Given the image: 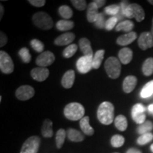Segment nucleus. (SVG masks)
Listing matches in <instances>:
<instances>
[{
  "label": "nucleus",
  "instance_id": "f257e3e1",
  "mask_svg": "<svg viewBox=\"0 0 153 153\" xmlns=\"http://www.w3.org/2000/svg\"><path fill=\"white\" fill-rule=\"evenodd\" d=\"M97 118L104 125H110L114 120V106L111 102L104 101L99 105L97 110Z\"/></svg>",
  "mask_w": 153,
  "mask_h": 153
},
{
  "label": "nucleus",
  "instance_id": "f03ea898",
  "mask_svg": "<svg viewBox=\"0 0 153 153\" xmlns=\"http://www.w3.org/2000/svg\"><path fill=\"white\" fill-rule=\"evenodd\" d=\"M85 113V108L79 103H70L64 108L65 116L70 120H81L83 118Z\"/></svg>",
  "mask_w": 153,
  "mask_h": 153
},
{
  "label": "nucleus",
  "instance_id": "7ed1b4c3",
  "mask_svg": "<svg viewBox=\"0 0 153 153\" xmlns=\"http://www.w3.org/2000/svg\"><path fill=\"white\" fill-rule=\"evenodd\" d=\"M105 70L108 76L111 79H117L121 72V65L118 59L110 57L106 60L104 65Z\"/></svg>",
  "mask_w": 153,
  "mask_h": 153
},
{
  "label": "nucleus",
  "instance_id": "20e7f679",
  "mask_svg": "<svg viewBox=\"0 0 153 153\" xmlns=\"http://www.w3.org/2000/svg\"><path fill=\"white\" fill-rule=\"evenodd\" d=\"M33 24L42 30H49L53 28V22L51 16L45 12L36 13L32 18Z\"/></svg>",
  "mask_w": 153,
  "mask_h": 153
},
{
  "label": "nucleus",
  "instance_id": "39448f33",
  "mask_svg": "<svg viewBox=\"0 0 153 153\" xmlns=\"http://www.w3.org/2000/svg\"><path fill=\"white\" fill-rule=\"evenodd\" d=\"M121 12L124 16L128 18H135L137 22H143L145 16L143 7L137 4H130L127 8L125 10L121 11Z\"/></svg>",
  "mask_w": 153,
  "mask_h": 153
},
{
  "label": "nucleus",
  "instance_id": "423d86ee",
  "mask_svg": "<svg viewBox=\"0 0 153 153\" xmlns=\"http://www.w3.org/2000/svg\"><path fill=\"white\" fill-rule=\"evenodd\" d=\"M41 144V138L38 136H31L25 141L20 153H37Z\"/></svg>",
  "mask_w": 153,
  "mask_h": 153
},
{
  "label": "nucleus",
  "instance_id": "0eeeda50",
  "mask_svg": "<svg viewBox=\"0 0 153 153\" xmlns=\"http://www.w3.org/2000/svg\"><path fill=\"white\" fill-rule=\"evenodd\" d=\"M14 65L12 59L5 51L0 52V70L4 74H11L14 71Z\"/></svg>",
  "mask_w": 153,
  "mask_h": 153
},
{
  "label": "nucleus",
  "instance_id": "6e6552de",
  "mask_svg": "<svg viewBox=\"0 0 153 153\" xmlns=\"http://www.w3.org/2000/svg\"><path fill=\"white\" fill-rule=\"evenodd\" d=\"M145 107L142 104H136L132 108V118L135 123L137 124H143L146 120V115H145Z\"/></svg>",
  "mask_w": 153,
  "mask_h": 153
},
{
  "label": "nucleus",
  "instance_id": "1a4fd4ad",
  "mask_svg": "<svg viewBox=\"0 0 153 153\" xmlns=\"http://www.w3.org/2000/svg\"><path fill=\"white\" fill-rule=\"evenodd\" d=\"M92 60L93 57L84 55L79 57L76 64L78 71L82 74H86L89 72L93 68Z\"/></svg>",
  "mask_w": 153,
  "mask_h": 153
},
{
  "label": "nucleus",
  "instance_id": "9d476101",
  "mask_svg": "<svg viewBox=\"0 0 153 153\" xmlns=\"http://www.w3.org/2000/svg\"><path fill=\"white\" fill-rule=\"evenodd\" d=\"M55 57L54 54L51 51H45L42 53L37 57L36 60V63L37 65L41 68H46L51 65L55 62Z\"/></svg>",
  "mask_w": 153,
  "mask_h": 153
},
{
  "label": "nucleus",
  "instance_id": "9b49d317",
  "mask_svg": "<svg viewBox=\"0 0 153 153\" xmlns=\"http://www.w3.org/2000/svg\"><path fill=\"white\" fill-rule=\"evenodd\" d=\"M35 90L32 87L24 85L19 87L16 91V98L20 101H27L33 97Z\"/></svg>",
  "mask_w": 153,
  "mask_h": 153
},
{
  "label": "nucleus",
  "instance_id": "f8f14e48",
  "mask_svg": "<svg viewBox=\"0 0 153 153\" xmlns=\"http://www.w3.org/2000/svg\"><path fill=\"white\" fill-rule=\"evenodd\" d=\"M138 46L143 51H146L147 49L153 47V36L151 32L145 31L140 34L138 38Z\"/></svg>",
  "mask_w": 153,
  "mask_h": 153
},
{
  "label": "nucleus",
  "instance_id": "ddd939ff",
  "mask_svg": "<svg viewBox=\"0 0 153 153\" xmlns=\"http://www.w3.org/2000/svg\"><path fill=\"white\" fill-rule=\"evenodd\" d=\"M50 74L49 70L46 68H36L30 72L32 78L38 82H43L48 77Z\"/></svg>",
  "mask_w": 153,
  "mask_h": 153
},
{
  "label": "nucleus",
  "instance_id": "4468645a",
  "mask_svg": "<svg viewBox=\"0 0 153 153\" xmlns=\"http://www.w3.org/2000/svg\"><path fill=\"white\" fill-rule=\"evenodd\" d=\"M75 38V35L73 33H65L62 34V35L59 36L58 37L55 38L54 41V43L56 45H59V46H63V45H67L70 44L73 42V41Z\"/></svg>",
  "mask_w": 153,
  "mask_h": 153
},
{
  "label": "nucleus",
  "instance_id": "2eb2a0df",
  "mask_svg": "<svg viewBox=\"0 0 153 153\" xmlns=\"http://www.w3.org/2000/svg\"><path fill=\"white\" fill-rule=\"evenodd\" d=\"M137 37V33L134 31H131L130 33L119 36L116 40V43L119 45L125 46V45H128L133 43L136 39Z\"/></svg>",
  "mask_w": 153,
  "mask_h": 153
},
{
  "label": "nucleus",
  "instance_id": "dca6fc26",
  "mask_svg": "<svg viewBox=\"0 0 153 153\" xmlns=\"http://www.w3.org/2000/svg\"><path fill=\"white\" fill-rule=\"evenodd\" d=\"M137 79L136 76L130 75L126 76L123 82V89L125 93H131L135 89L137 85Z\"/></svg>",
  "mask_w": 153,
  "mask_h": 153
},
{
  "label": "nucleus",
  "instance_id": "f3484780",
  "mask_svg": "<svg viewBox=\"0 0 153 153\" xmlns=\"http://www.w3.org/2000/svg\"><path fill=\"white\" fill-rule=\"evenodd\" d=\"M74 79H75V73L74 70H68L64 74L61 83H62V87L65 89H70L73 86L74 82Z\"/></svg>",
  "mask_w": 153,
  "mask_h": 153
},
{
  "label": "nucleus",
  "instance_id": "a211bd4d",
  "mask_svg": "<svg viewBox=\"0 0 153 153\" xmlns=\"http://www.w3.org/2000/svg\"><path fill=\"white\" fill-rule=\"evenodd\" d=\"M79 48L85 56L94 57L93 51L91 46V42L86 38H82L79 41Z\"/></svg>",
  "mask_w": 153,
  "mask_h": 153
},
{
  "label": "nucleus",
  "instance_id": "6ab92c4d",
  "mask_svg": "<svg viewBox=\"0 0 153 153\" xmlns=\"http://www.w3.org/2000/svg\"><path fill=\"white\" fill-rule=\"evenodd\" d=\"M133 51L129 48H123L118 53L120 62L123 65H127L133 59Z\"/></svg>",
  "mask_w": 153,
  "mask_h": 153
},
{
  "label": "nucleus",
  "instance_id": "aec40b11",
  "mask_svg": "<svg viewBox=\"0 0 153 153\" xmlns=\"http://www.w3.org/2000/svg\"><path fill=\"white\" fill-rule=\"evenodd\" d=\"M98 9V7L96 6V4L93 1L88 5L87 18V21L89 23H94L96 22L99 14Z\"/></svg>",
  "mask_w": 153,
  "mask_h": 153
},
{
  "label": "nucleus",
  "instance_id": "412c9836",
  "mask_svg": "<svg viewBox=\"0 0 153 153\" xmlns=\"http://www.w3.org/2000/svg\"><path fill=\"white\" fill-rule=\"evenodd\" d=\"M80 128L86 135H92L94 133V130L89 124V116H84L83 118L80 120L79 122Z\"/></svg>",
  "mask_w": 153,
  "mask_h": 153
},
{
  "label": "nucleus",
  "instance_id": "4be33fe9",
  "mask_svg": "<svg viewBox=\"0 0 153 153\" xmlns=\"http://www.w3.org/2000/svg\"><path fill=\"white\" fill-rule=\"evenodd\" d=\"M68 137L72 142H82L85 140V136L81 132L74 128H69L67 132Z\"/></svg>",
  "mask_w": 153,
  "mask_h": 153
},
{
  "label": "nucleus",
  "instance_id": "5701e85b",
  "mask_svg": "<svg viewBox=\"0 0 153 153\" xmlns=\"http://www.w3.org/2000/svg\"><path fill=\"white\" fill-rule=\"evenodd\" d=\"M41 133L45 137H51L53 135V122L50 119H45L44 120L41 128Z\"/></svg>",
  "mask_w": 153,
  "mask_h": 153
},
{
  "label": "nucleus",
  "instance_id": "b1692460",
  "mask_svg": "<svg viewBox=\"0 0 153 153\" xmlns=\"http://www.w3.org/2000/svg\"><path fill=\"white\" fill-rule=\"evenodd\" d=\"M114 124L118 131H125L128 127L127 118L123 115H118L114 119Z\"/></svg>",
  "mask_w": 153,
  "mask_h": 153
},
{
  "label": "nucleus",
  "instance_id": "393cba45",
  "mask_svg": "<svg viewBox=\"0 0 153 153\" xmlns=\"http://www.w3.org/2000/svg\"><path fill=\"white\" fill-rule=\"evenodd\" d=\"M134 28V24L130 20H126L119 23L116 27V31H125L128 33L132 31Z\"/></svg>",
  "mask_w": 153,
  "mask_h": 153
},
{
  "label": "nucleus",
  "instance_id": "a878e982",
  "mask_svg": "<svg viewBox=\"0 0 153 153\" xmlns=\"http://www.w3.org/2000/svg\"><path fill=\"white\" fill-rule=\"evenodd\" d=\"M74 24L73 22L69 20H60L57 22L56 27L60 31H67L74 28Z\"/></svg>",
  "mask_w": 153,
  "mask_h": 153
},
{
  "label": "nucleus",
  "instance_id": "bb28decb",
  "mask_svg": "<svg viewBox=\"0 0 153 153\" xmlns=\"http://www.w3.org/2000/svg\"><path fill=\"white\" fill-rule=\"evenodd\" d=\"M105 54L104 50H99L97 51L93 57V68L94 69H98L100 68L101 62L104 60V55Z\"/></svg>",
  "mask_w": 153,
  "mask_h": 153
},
{
  "label": "nucleus",
  "instance_id": "cd10ccee",
  "mask_svg": "<svg viewBox=\"0 0 153 153\" xmlns=\"http://www.w3.org/2000/svg\"><path fill=\"white\" fill-rule=\"evenodd\" d=\"M143 73L145 76H150L153 74V57H149L143 65Z\"/></svg>",
  "mask_w": 153,
  "mask_h": 153
},
{
  "label": "nucleus",
  "instance_id": "c85d7f7f",
  "mask_svg": "<svg viewBox=\"0 0 153 153\" xmlns=\"http://www.w3.org/2000/svg\"><path fill=\"white\" fill-rule=\"evenodd\" d=\"M153 94V80L148 82L143 87L140 91V97L143 99H147L150 97Z\"/></svg>",
  "mask_w": 153,
  "mask_h": 153
},
{
  "label": "nucleus",
  "instance_id": "c756f323",
  "mask_svg": "<svg viewBox=\"0 0 153 153\" xmlns=\"http://www.w3.org/2000/svg\"><path fill=\"white\" fill-rule=\"evenodd\" d=\"M153 129V123L150 120H146L145 123L140 124L137 128V133L143 135V134L150 133Z\"/></svg>",
  "mask_w": 153,
  "mask_h": 153
},
{
  "label": "nucleus",
  "instance_id": "7c9ffc66",
  "mask_svg": "<svg viewBox=\"0 0 153 153\" xmlns=\"http://www.w3.org/2000/svg\"><path fill=\"white\" fill-rule=\"evenodd\" d=\"M65 137L66 132L64 129L61 128L57 131L56 135H55V143H56L57 148L58 149H60L62 147L63 144H64L65 140Z\"/></svg>",
  "mask_w": 153,
  "mask_h": 153
},
{
  "label": "nucleus",
  "instance_id": "2f4dec72",
  "mask_svg": "<svg viewBox=\"0 0 153 153\" xmlns=\"http://www.w3.org/2000/svg\"><path fill=\"white\" fill-rule=\"evenodd\" d=\"M59 14L63 19H70L73 16V11L70 7L67 5H62L58 9Z\"/></svg>",
  "mask_w": 153,
  "mask_h": 153
},
{
  "label": "nucleus",
  "instance_id": "473e14b6",
  "mask_svg": "<svg viewBox=\"0 0 153 153\" xmlns=\"http://www.w3.org/2000/svg\"><path fill=\"white\" fill-rule=\"evenodd\" d=\"M124 143H125V138L120 135H113L111 139V144L114 148H120L123 146Z\"/></svg>",
  "mask_w": 153,
  "mask_h": 153
},
{
  "label": "nucleus",
  "instance_id": "72a5a7b5",
  "mask_svg": "<svg viewBox=\"0 0 153 153\" xmlns=\"http://www.w3.org/2000/svg\"><path fill=\"white\" fill-rule=\"evenodd\" d=\"M76 51H77V46L76 44H70L63 51V57L65 58H70L75 54Z\"/></svg>",
  "mask_w": 153,
  "mask_h": 153
},
{
  "label": "nucleus",
  "instance_id": "f704fd0d",
  "mask_svg": "<svg viewBox=\"0 0 153 153\" xmlns=\"http://www.w3.org/2000/svg\"><path fill=\"white\" fill-rule=\"evenodd\" d=\"M153 140V134L151 133L141 135L137 140V143L140 145H146Z\"/></svg>",
  "mask_w": 153,
  "mask_h": 153
},
{
  "label": "nucleus",
  "instance_id": "c9c22d12",
  "mask_svg": "<svg viewBox=\"0 0 153 153\" xmlns=\"http://www.w3.org/2000/svg\"><path fill=\"white\" fill-rule=\"evenodd\" d=\"M120 7L119 5L112 4L105 7L104 12L108 15H111V16H116V15L120 12Z\"/></svg>",
  "mask_w": 153,
  "mask_h": 153
},
{
  "label": "nucleus",
  "instance_id": "e433bc0d",
  "mask_svg": "<svg viewBox=\"0 0 153 153\" xmlns=\"http://www.w3.org/2000/svg\"><path fill=\"white\" fill-rule=\"evenodd\" d=\"M19 55L24 63H28L31 60V55L30 54L29 50L26 48H22L19 51Z\"/></svg>",
  "mask_w": 153,
  "mask_h": 153
},
{
  "label": "nucleus",
  "instance_id": "4c0bfd02",
  "mask_svg": "<svg viewBox=\"0 0 153 153\" xmlns=\"http://www.w3.org/2000/svg\"><path fill=\"white\" fill-rule=\"evenodd\" d=\"M30 46L32 47L34 51H36L38 53H43L44 45L41 41L38 39H33L30 41Z\"/></svg>",
  "mask_w": 153,
  "mask_h": 153
},
{
  "label": "nucleus",
  "instance_id": "58836bf2",
  "mask_svg": "<svg viewBox=\"0 0 153 153\" xmlns=\"http://www.w3.org/2000/svg\"><path fill=\"white\" fill-rule=\"evenodd\" d=\"M118 19L116 16H112L106 22L105 25V29L106 30H111L117 24Z\"/></svg>",
  "mask_w": 153,
  "mask_h": 153
},
{
  "label": "nucleus",
  "instance_id": "ea45409f",
  "mask_svg": "<svg viewBox=\"0 0 153 153\" xmlns=\"http://www.w3.org/2000/svg\"><path fill=\"white\" fill-rule=\"evenodd\" d=\"M71 3L79 11H83L87 8V1L85 0H72Z\"/></svg>",
  "mask_w": 153,
  "mask_h": 153
},
{
  "label": "nucleus",
  "instance_id": "a19ab883",
  "mask_svg": "<svg viewBox=\"0 0 153 153\" xmlns=\"http://www.w3.org/2000/svg\"><path fill=\"white\" fill-rule=\"evenodd\" d=\"M94 25L96 27L98 28H105L106 22H105V17L103 13H99L97 20H96V22H94Z\"/></svg>",
  "mask_w": 153,
  "mask_h": 153
},
{
  "label": "nucleus",
  "instance_id": "79ce46f5",
  "mask_svg": "<svg viewBox=\"0 0 153 153\" xmlns=\"http://www.w3.org/2000/svg\"><path fill=\"white\" fill-rule=\"evenodd\" d=\"M28 2L34 7H41L45 4L46 1L45 0H28Z\"/></svg>",
  "mask_w": 153,
  "mask_h": 153
},
{
  "label": "nucleus",
  "instance_id": "37998d69",
  "mask_svg": "<svg viewBox=\"0 0 153 153\" xmlns=\"http://www.w3.org/2000/svg\"><path fill=\"white\" fill-rule=\"evenodd\" d=\"M7 41H8V39H7V37L5 35V33H3L2 31L0 32V46H4L7 43Z\"/></svg>",
  "mask_w": 153,
  "mask_h": 153
},
{
  "label": "nucleus",
  "instance_id": "c03bdc74",
  "mask_svg": "<svg viewBox=\"0 0 153 153\" xmlns=\"http://www.w3.org/2000/svg\"><path fill=\"white\" fill-rule=\"evenodd\" d=\"M94 3L95 4L96 6H97L98 8H101V7H102L105 4V3L106 2V1H104V0H95V1H93Z\"/></svg>",
  "mask_w": 153,
  "mask_h": 153
},
{
  "label": "nucleus",
  "instance_id": "a18cd8bd",
  "mask_svg": "<svg viewBox=\"0 0 153 153\" xmlns=\"http://www.w3.org/2000/svg\"><path fill=\"white\" fill-rule=\"evenodd\" d=\"M126 153H142L140 150H137L136 148H130L127 150Z\"/></svg>",
  "mask_w": 153,
  "mask_h": 153
},
{
  "label": "nucleus",
  "instance_id": "49530a36",
  "mask_svg": "<svg viewBox=\"0 0 153 153\" xmlns=\"http://www.w3.org/2000/svg\"><path fill=\"white\" fill-rule=\"evenodd\" d=\"M148 109L149 113H150V114H152L153 115V104L149 105Z\"/></svg>",
  "mask_w": 153,
  "mask_h": 153
},
{
  "label": "nucleus",
  "instance_id": "de8ad7c7",
  "mask_svg": "<svg viewBox=\"0 0 153 153\" xmlns=\"http://www.w3.org/2000/svg\"><path fill=\"white\" fill-rule=\"evenodd\" d=\"M0 7H1V9H0V10H1V13H0V19H2L3 14H4V7L1 4L0 5Z\"/></svg>",
  "mask_w": 153,
  "mask_h": 153
},
{
  "label": "nucleus",
  "instance_id": "09e8293b",
  "mask_svg": "<svg viewBox=\"0 0 153 153\" xmlns=\"http://www.w3.org/2000/svg\"><path fill=\"white\" fill-rule=\"evenodd\" d=\"M151 34H152L153 36V19H152V28H151Z\"/></svg>",
  "mask_w": 153,
  "mask_h": 153
},
{
  "label": "nucleus",
  "instance_id": "8fccbe9b",
  "mask_svg": "<svg viewBox=\"0 0 153 153\" xmlns=\"http://www.w3.org/2000/svg\"><path fill=\"white\" fill-rule=\"evenodd\" d=\"M148 2L150 3V4H152V5H153V0H149Z\"/></svg>",
  "mask_w": 153,
  "mask_h": 153
},
{
  "label": "nucleus",
  "instance_id": "3c124183",
  "mask_svg": "<svg viewBox=\"0 0 153 153\" xmlns=\"http://www.w3.org/2000/svg\"><path fill=\"white\" fill-rule=\"evenodd\" d=\"M150 150H151V151H152V152H153V144L151 145V146H150Z\"/></svg>",
  "mask_w": 153,
  "mask_h": 153
},
{
  "label": "nucleus",
  "instance_id": "603ef678",
  "mask_svg": "<svg viewBox=\"0 0 153 153\" xmlns=\"http://www.w3.org/2000/svg\"><path fill=\"white\" fill-rule=\"evenodd\" d=\"M115 153H118V152H115Z\"/></svg>",
  "mask_w": 153,
  "mask_h": 153
}]
</instances>
